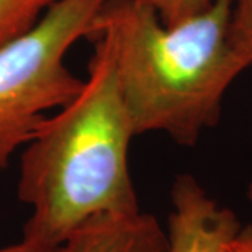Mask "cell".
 Returning <instances> with one entry per match:
<instances>
[{
	"instance_id": "cell-3",
	"label": "cell",
	"mask_w": 252,
	"mask_h": 252,
	"mask_svg": "<svg viewBox=\"0 0 252 252\" xmlns=\"http://www.w3.org/2000/svg\"><path fill=\"white\" fill-rule=\"evenodd\" d=\"M104 0H58L26 34L0 48V171L52 109L84 80L66 66L69 49L90 38Z\"/></svg>"
},
{
	"instance_id": "cell-10",
	"label": "cell",
	"mask_w": 252,
	"mask_h": 252,
	"mask_svg": "<svg viewBox=\"0 0 252 252\" xmlns=\"http://www.w3.org/2000/svg\"><path fill=\"white\" fill-rule=\"evenodd\" d=\"M56 247H46L42 244L32 243L28 240H21L20 243L0 248V252H54Z\"/></svg>"
},
{
	"instance_id": "cell-8",
	"label": "cell",
	"mask_w": 252,
	"mask_h": 252,
	"mask_svg": "<svg viewBox=\"0 0 252 252\" xmlns=\"http://www.w3.org/2000/svg\"><path fill=\"white\" fill-rule=\"evenodd\" d=\"M157 13L167 27L177 26L188 18L205 11L215 0H136Z\"/></svg>"
},
{
	"instance_id": "cell-2",
	"label": "cell",
	"mask_w": 252,
	"mask_h": 252,
	"mask_svg": "<svg viewBox=\"0 0 252 252\" xmlns=\"http://www.w3.org/2000/svg\"><path fill=\"white\" fill-rule=\"evenodd\" d=\"M231 0L167 27L136 0H104L93 35L107 38L136 136L164 132L192 147L217 125L233 81L248 69L231 45ZM90 36V38H91Z\"/></svg>"
},
{
	"instance_id": "cell-6",
	"label": "cell",
	"mask_w": 252,
	"mask_h": 252,
	"mask_svg": "<svg viewBox=\"0 0 252 252\" xmlns=\"http://www.w3.org/2000/svg\"><path fill=\"white\" fill-rule=\"evenodd\" d=\"M58 0H0V48L26 34Z\"/></svg>"
},
{
	"instance_id": "cell-9",
	"label": "cell",
	"mask_w": 252,
	"mask_h": 252,
	"mask_svg": "<svg viewBox=\"0 0 252 252\" xmlns=\"http://www.w3.org/2000/svg\"><path fill=\"white\" fill-rule=\"evenodd\" d=\"M223 252H252V225H245L227 243Z\"/></svg>"
},
{
	"instance_id": "cell-5",
	"label": "cell",
	"mask_w": 252,
	"mask_h": 252,
	"mask_svg": "<svg viewBox=\"0 0 252 252\" xmlns=\"http://www.w3.org/2000/svg\"><path fill=\"white\" fill-rule=\"evenodd\" d=\"M54 252H168V238L158 220L142 210L101 215L73 230Z\"/></svg>"
},
{
	"instance_id": "cell-7",
	"label": "cell",
	"mask_w": 252,
	"mask_h": 252,
	"mask_svg": "<svg viewBox=\"0 0 252 252\" xmlns=\"http://www.w3.org/2000/svg\"><path fill=\"white\" fill-rule=\"evenodd\" d=\"M228 34L240 58L252 66V0H231Z\"/></svg>"
},
{
	"instance_id": "cell-11",
	"label": "cell",
	"mask_w": 252,
	"mask_h": 252,
	"mask_svg": "<svg viewBox=\"0 0 252 252\" xmlns=\"http://www.w3.org/2000/svg\"><path fill=\"white\" fill-rule=\"evenodd\" d=\"M247 198L250 199V202L252 203V180L250 182V185H248V189H247Z\"/></svg>"
},
{
	"instance_id": "cell-1",
	"label": "cell",
	"mask_w": 252,
	"mask_h": 252,
	"mask_svg": "<svg viewBox=\"0 0 252 252\" xmlns=\"http://www.w3.org/2000/svg\"><path fill=\"white\" fill-rule=\"evenodd\" d=\"M81 90L46 117L26 144L17 198L31 207L23 238L58 247L89 219L140 212L129 170L136 133L107 38L94 35Z\"/></svg>"
},
{
	"instance_id": "cell-4",
	"label": "cell",
	"mask_w": 252,
	"mask_h": 252,
	"mask_svg": "<svg viewBox=\"0 0 252 252\" xmlns=\"http://www.w3.org/2000/svg\"><path fill=\"white\" fill-rule=\"evenodd\" d=\"M241 228L235 213L209 196L192 175H178L171 189L168 252H223Z\"/></svg>"
}]
</instances>
